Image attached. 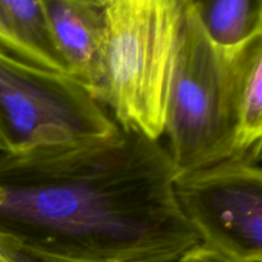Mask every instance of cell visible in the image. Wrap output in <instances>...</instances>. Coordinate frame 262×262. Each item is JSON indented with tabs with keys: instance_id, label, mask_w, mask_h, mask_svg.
<instances>
[{
	"instance_id": "cell-1",
	"label": "cell",
	"mask_w": 262,
	"mask_h": 262,
	"mask_svg": "<svg viewBox=\"0 0 262 262\" xmlns=\"http://www.w3.org/2000/svg\"><path fill=\"white\" fill-rule=\"evenodd\" d=\"M159 140L132 129L0 155V235L73 262H179L202 245Z\"/></svg>"
},
{
	"instance_id": "cell-10",
	"label": "cell",
	"mask_w": 262,
	"mask_h": 262,
	"mask_svg": "<svg viewBox=\"0 0 262 262\" xmlns=\"http://www.w3.org/2000/svg\"><path fill=\"white\" fill-rule=\"evenodd\" d=\"M0 262H73L42 255L0 235Z\"/></svg>"
},
{
	"instance_id": "cell-3",
	"label": "cell",
	"mask_w": 262,
	"mask_h": 262,
	"mask_svg": "<svg viewBox=\"0 0 262 262\" xmlns=\"http://www.w3.org/2000/svg\"><path fill=\"white\" fill-rule=\"evenodd\" d=\"M191 0H110L104 7L99 100L123 129L160 140Z\"/></svg>"
},
{
	"instance_id": "cell-6",
	"label": "cell",
	"mask_w": 262,
	"mask_h": 262,
	"mask_svg": "<svg viewBox=\"0 0 262 262\" xmlns=\"http://www.w3.org/2000/svg\"><path fill=\"white\" fill-rule=\"evenodd\" d=\"M42 2L54 43L68 67L69 76L99 100L104 60V7L91 0Z\"/></svg>"
},
{
	"instance_id": "cell-13",
	"label": "cell",
	"mask_w": 262,
	"mask_h": 262,
	"mask_svg": "<svg viewBox=\"0 0 262 262\" xmlns=\"http://www.w3.org/2000/svg\"><path fill=\"white\" fill-rule=\"evenodd\" d=\"M0 151H2V152H7V145H5L2 133H0Z\"/></svg>"
},
{
	"instance_id": "cell-14",
	"label": "cell",
	"mask_w": 262,
	"mask_h": 262,
	"mask_svg": "<svg viewBox=\"0 0 262 262\" xmlns=\"http://www.w3.org/2000/svg\"><path fill=\"white\" fill-rule=\"evenodd\" d=\"M91 2H94V3H96V4L102 5V7H105V5H106L107 3L110 2V0H91Z\"/></svg>"
},
{
	"instance_id": "cell-5",
	"label": "cell",
	"mask_w": 262,
	"mask_h": 262,
	"mask_svg": "<svg viewBox=\"0 0 262 262\" xmlns=\"http://www.w3.org/2000/svg\"><path fill=\"white\" fill-rule=\"evenodd\" d=\"M176 193L202 245L235 262H262V168L224 161L177 178Z\"/></svg>"
},
{
	"instance_id": "cell-2",
	"label": "cell",
	"mask_w": 262,
	"mask_h": 262,
	"mask_svg": "<svg viewBox=\"0 0 262 262\" xmlns=\"http://www.w3.org/2000/svg\"><path fill=\"white\" fill-rule=\"evenodd\" d=\"M255 40L235 50L217 48L204 32L191 4L164 127L177 178L234 159L241 94Z\"/></svg>"
},
{
	"instance_id": "cell-4",
	"label": "cell",
	"mask_w": 262,
	"mask_h": 262,
	"mask_svg": "<svg viewBox=\"0 0 262 262\" xmlns=\"http://www.w3.org/2000/svg\"><path fill=\"white\" fill-rule=\"evenodd\" d=\"M118 129L106 106L81 82L0 50V133L7 152L90 142Z\"/></svg>"
},
{
	"instance_id": "cell-8",
	"label": "cell",
	"mask_w": 262,
	"mask_h": 262,
	"mask_svg": "<svg viewBox=\"0 0 262 262\" xmlns=\"http://www.w3.org/2000/svg\"><path fill=\"white\" fill-rule=\"evenodd\" d=\"M0 12L14 37L43 69L69 76L54 43L42 0H0Z\"/></svg>"
},
{
	"instance_id": "cell-9",
	"label": "cell",
	"mask_w": 262,
	"mask_h": 262,
	"mask_svg": "<svg viewBox=\"0 0 262 262\" xmlns=\"http://www.w3.org/2000/svg\"><path fill=\"white\" fill-rule=\"evenodd\" d=\"M262 155V35L253 42L241 94L235 156L253 163Z\"/></svg>"
},
{
	"instance_id": "cell-11",
	"label": "cell",
	"mask_w": 262,
	"mask_h": 262,
	"mask_svg": "<svg viewBox=\"0 0 262 262\" xmlns=\"http://www.w3.org/2000/svg\"><path fill=\"white\" fill-rule=\"evenodd\" d=\"M0 50L4 51L8 55L13 56V58L18 59V60L26 61V63L38 67V68H42L38 64V61L33 58L32 54L14 37V35L5 22L2 12H0Z\"/></svg>"
},
{
	"instance_id": "cell-7",
	"label": "cell",
	"mask_w": 262,
	"mask_h": 262,
	"mask_svg": "<svg viewBox=\"0 0 262 262\" xmlns=\"http://www.w3.org/2000/svg\"><path fill=\"white\" fill-rule=\"evenodd\" d=\"M209 40L235 50L262 35V0H191Z\"/></svg>"
},
{
	"instance_id": "cell-15",
	"label": "cell",
	"mask_w": 262,
	"mask_h": 262,
	"mask_svg": "<svg viewBox=\"0 0 262 262\" xmlns=\"http://www.w3.org/2000/svg\"><path fill=\"white\" fill-rule=\"evenodd\" d=\"M261 159H262V155H261Z\"/></svg>"
},
{
	"instance_id": "cell-12",
	"label": "cell",
	"mask_w": 262,
	"mask_h": 262,
	"mask_svg": "<svg viewBox=\"0 0 262 262\" xmlns=\"http://www.w3.org/2000/svg\"><path fill=\"white\" fill-rule=\"evenodd\" d=\"M179 262H235L225 257L222 253L201 245L184 255Z\"/></svg>"
}]
</instances>
